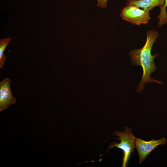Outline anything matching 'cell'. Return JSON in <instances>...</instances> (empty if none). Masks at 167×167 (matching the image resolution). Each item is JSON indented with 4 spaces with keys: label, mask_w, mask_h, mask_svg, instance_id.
<instances>
[{
    "label": "cell",
    "mask_w": 167,
    "mask_h": 167,
    "mask_svg": "<svg viewBox=\"0 0 167 167\" xmlns=\"http://www.w3.org/2000/svg\"><path fill=\"white\" fill-rule=\"evenodd\" d=\"M146 35L147 40L144 46L140 49H133L129 53L132 63L138 66H141L143 70L141 80L137 88L138 93L141 92L148 83H162L161 81L154 79L151 76V74L157 69L154 59L159 55L156 54L152 55L151 52L159 34L157 31L151 30L147 31Z\"/></svg>",
    "instance_id": "obj_1"
},
{
    "label": "cell",
    "mask_w": 167,
    "mask_h": 167,
    "mask_svg": "<svg viewBox=\"0 0 167 167\" xmlns=\"http://www.w3.org/2000/svg\"><path fill=\"white\" fill-rule=\"evenodd\" d=\"M132 129L126 126L122 131H115L113 135L117 136L118 138L116 139L120 140V143L112 142L109 146V148L116 147L121 149L124 155L122 167H126L129 156L131 153H134L135 141L136 137L133 134Z\"/></svg>",
    "instance_id": "obj_2"
},
{
    "label": "cell",
    "mask_w": 167,
    "mask_h": 167,
    "mask_svg": "<svg viewBox=\"0 0 167 167\" xmlns=\"http://www.w3.org/2000/svg\"><path fill=\"white\" fill-rule=\"evenodd\" d=\"M120 15L123 20L136 25L147 24L150 19L149 11L134 6H128L123 8Z\"/></svg>",
    "instance_id": "obj_3"
},
{
    "label": "cell",
    "mask_w": 167,
    "mask_h": 167,
    "mask_svg": "<svg viewBox=\"0 0 167 167\" xmlns=\"http://www.w3.org/2000/svg\"><path fill=\"white\" fill-rule=\"evenodd\" d=\"M167 142L165 138L154 140L152 139L149 141H144L141 139L136 138L134 146L138 151L139 156V163L143 161L147 156L157 146L165 144Z\"/></svg>",
    "instance_id": "obj_4"
},
{
    "label": "cell",
    "mask_w": 167,
    "mask_h": 167,
    "mask_svg": "<svg viewBox=\"0 0 167 167\" xmlns=\"http://www.w3.org/2000/svg\"><path fill=\"white\" fill-rule=\"evenodd\" d=\"M9 78H6L0 83V112L5 110L11 105L16 102L11 92Z\"/></svg>",
    "instance_id": "obj_5"
},
{
    "label": "cell",
    "mask_w": 167,
    "mask_h": 167,
    "mask_svg": "<svg viewBox=\"0 0 167 167\" xmlns=\"http://www.w3.org/2000/svg\"><path fill=\"white\" fill-rule=\"evenodd\" d=\"M165 2V0H128L126 6H134L149 11L155 6H162Z\"/></svg>",
    "instance_id": "obj_6"
},
{
    "label": "cell",
    "mask_w": 167,
    "mask_h": 167,
    "mask_svg": "<svg viewBox=\"0 0 167 167\" xmlns=\"http://www.w3.org/2000/svg\"><path fill=\"white\" fill-rule=\"evenodd\" d=\"M12 38L7 37L0 40V69L2 68L6 59V57L4 54V51Z\"/></svg>",
    "instance_id": "obj_7"
},
{
    "label": "cell",
    "mask_w": 167,
    "mask_h": 167,
    "mask_svg": "<svg viewBox=\"0 0 167 167\" xmlns=\"http://www.w3.org/2000/svg\"><path fill=\"white\" fill-rule=\"evenodd\" d=\"M167 6V0H165V2L163 6L160 7L161 10L159 15L157 16V19L161 22L167 21V13L166 9Z\"/></svg>",
    "instance_id": "obj_8"
},
{
    "label": "cell",
    "mask_w": 167,
    "mask_h": 167,
    "mask_svg": "<svg viewBox=\"0 0 167 167\" xmlns=\"http://www.w3.org/2000/svg\"><path fill=\"white\" fill-rule=\"evenodd\" d=\"M97 6L102 8H105L107 7V0H97Z\"/></svg>",
    "instance_id": "obj_9"
}]
</instances>
